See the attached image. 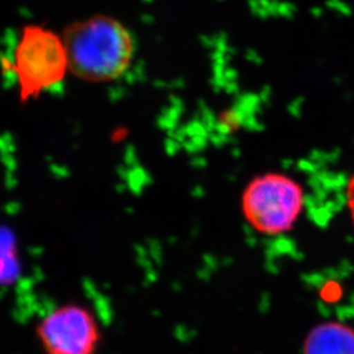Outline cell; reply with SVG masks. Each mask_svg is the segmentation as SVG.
<instances>
[{
	"mask_svg": "<svg viewBox=\"0 0 354 354\" xmlns=\"http://www.w3.org/2000/svg\"><path fill=\"white\" fill-rule=\"evenodd\" d=\"M36 334L46 354H95L100 345L97 319L78 304L62 305L47 313Z\"/></svg>",
	"mask_w": 354,
	"mask_h": 354,
	"instance_id": "277c9868",
	"label": "cell"
},
{
	"mask_svg": "<svg viewBox=\"0 0 354 354\" xmlns=\"http://www.w3.org/2000/svg\"><path fill=\"white\" fill-rule=\"evenodd\" d=\"M64 41L69 71L88 82L118 80L133 60L132 35L113 17H90L73 24Z\"/></svg>",
	"mask_w": 354,
	"mask_h": 354,
	"instance_id": "6da1fadb",
	"label": "cell"
},
{
	"mask_svg": "<svg viewBox=\"0 0 354 354\" xmlns=\"http://www.w3.org/2000/svg\"><path fill=\"white\" fill-rule=\"evenodd\" d=\"M304 188L296 179L268 172L252 178L241 196L244 219L254 231L268 236L286 234L304 210Z\"/></svg>",
	"mask_w": 354,
	"mask_h": 354,
	"instance_id": "7a4b0ae2",
	"label": "cell"
},
{
	"mask_svg": "<svg viewBox=\"0 0 354 354\" xmlns=\"http://www.w3.org/2000/svg\"><path fill=\"white\" fill-rule=\"evenodd\" d=\"M346 202H348V212L351 216L354 227V176L348 181V187H346Z\"/></svg>",
	"mask_w": 354,
	"mask_h": 354,
	"instance_id": "8992f818",
	"label": "cell"
},
{
	"mask_svg": "<svg viewBox=\"0 0 354 354\" xmlns=\"http://www.w3.org/2000/svg\"><path fill=\"white\" fill-rule=\"evenodd\" d=\"M69 69L64 39L38 27H26L14 52L13 71L22 99L50 90Z\"/></svg>",
	"mask_w": 354,
	"mask_h": 354,
	"instance_id": "3957f363",
	"label": "cell"
},
{
	"mask_svg": "<svg viewBox=\"0 0 354 354\" xmlns=\"http://www.w3.org/2000/svg\"><path fill=\"white\" fill-rule=\"evenodd\" d=\"M303 354H354V328L339 321H324L308 331Z\"/></svg>",
	"mask_w": 354,
	"mask_h": 354,
	"instance_id": "5b68a950",
	"label": "cell"
}]
</instances>
